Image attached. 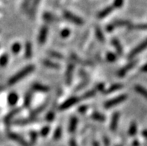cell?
<instances>
[{
    "instance_id": "cell-11",
    "label": "cell",
    "mask_w": 147,
    "mask_h": 146,
    "mask_svg": "<svg viewBox=\"0 0 147 146\" xmlns=\"http://www.w3.org/2000/svg\"><path fill=\"white\" fill-rule=\"evenodd\" d=\"M37 121V118H32L30 117L29 118H22V119H17V120H15L13 122V124L14 125H18V126H24L27 125V124H29L31 123H33V122H35Z\"/></svg>"
},
{
    "instance_id": "cell-16",
    "label": "cell",
    "mask_w": 147,
    "mask_h": 146,
    "mask_svg": "<svg viewBox=\"0 0 147 146\" xmlns=\"http://www.w3.org/2000/svg\"><path fill=\"white\" fill-rule=\"evenodd\" d=\"M40 0H34L32 2V5H30L29 11H28V15L31 19H33L36 14V11H37L38 5H39Z\"/></svg>"
},
{
    "instance_id": "cell-52",
    "label": "cell",
    "mask_w": 147,
    "mask_h": 146,
    "mask_svg": "<svg viewBox=\"0 0 147 146\" xmlns=\"http://www.w3.org/2000/svg\"><path fill=\"white\" fill-rule=\"evenodd\" d=\"M4 89H5V87H3V86H2V85H0V92L2 90H4Z\"/></svg>"
},
{
    "instance_id": "cell-1",
    "label": "cell",
    "mask_w": 147,
    "mask_h": 146,
    "mask_svg": "<svg viewBox=\"0 0 147 146\" xmlns=\"http://www.w3.org/2000/svg\"><path fill=\"white\" fill-rule=\"evenodd\" d=\"M34 70V67L33 65H28L10 78L8 81V85H13L22 78H24L26 75H28L31 72H33Z\"/></svg>"
},
{
    "instance_id": "cell-32",
    "label": "cell",
    "mask_w": 147,
    "mask_h": 146,
    "mask_svg": "<svg viewBox=\"0 0 147 146\" xmlns=\"http://www.w3.org/2000/svg\"><path fill=\"white\" fill-rule=\"evenodd\" d=\"M131 29L138 30V31H147V23L146 24H138L136 26L132 25Z\"/></svg>"
},
{
    "instance_id": "cell-46",
    "label": "cell",
    "mask_w": 147,
    "mask_h": 146,
    "mask_svg": "<svg viewBox=\"0 0 147 146\" xmlns=\"http://www.w3.org/2000/svg\"><path fill=\"white\" fill-rule=\"evenodd\" d=\"M95 89H96V91H103L105 89V84L102 83H99L97 84Z\"/></svg>"
},
{
    "instance_id": "cell-33",
    "label": "cell",
    "mask_w": 147,
    "mask_h": 146,
    "mask_svg": "<svg viewBox=\"0 0 147 146\" xmlns=\"http://www.w3.org/2000/svg\"><path fill=\"white\" fill-rule=\"evenodd\" d=\"M96 93V89H91V90L88 91L87 93H84V94L82 96V98H83V99H88V98H92V97H93L95 96Z\"/></svg>"
},
{
    "instance_id": "cell-13",
    "label": "cell",
    "mask_w": 147,
    "mask_h": 146,
    "mask_svg": "<svg viewBox=\"0 0 147 146\" xmlns=\"http://www.w3.org/2000/svg\"><path fill=\"white\" fill-rule=\"evenodd\" d=\"M20 111H21V108H20V107L12 110H11V112H10V113H8L5 117V122L6 124H9L11 122V120L13 119V117H14L16 115L18 114V113H20Z\"/></svg>"
},
{
    "instance_id": "cell-44",
    "label": "cell",
    "mask_w": 147,
    "mask_h": 146,
    "mask_svg": "<svg viewBox=\"0 0 147 146\" xmlns=\"http://www.w3.org/2000/svg\"><path fill=\"white\" fill-rule=\"evenodd\" d=\"M88 34L86 33L84 35V37H82V40H81L80 41V43H79V47H80V48H82V47L84 46V43H85L87 39H88Z\"/></svg>"
},
{
    "instance_id": "cell-35",
    "label": "cell",
    "mask_w": 147,
    "mask_h": 146,
    "mask_svg": "<svg viewBox=\"0 0 147 146\" xmlns=\"http://www.w3.org/2000/svg\"><path fill=\"white\" fill-rule=\"evenodd\" d=\"M8 62V54H4L0 57V66L1 67H5Z\"/></svg>"
},
{
    "instance_id": "cell-14",
    "label": "cell",
    "mask_w": 147,
    "mask_h": 146,
    "mask_svg": "<svg viewBox=\"0 0 147 146\" xmlns=\"http://www.w3.org/2000/svg\"><path fill=\"white\" fill-rule=\"evenodd\" d=\"M114 7L113 5H111V6H108V7H105L104 9H102L101 11H99V13H98L97 15V17L99 19H103L105 18V17L108 16V15L110 14L111 13L113 12L114 11Z\"/></svg>"
},
{
    "instance_id": "cell-7",
    "label": "cell",
    "mask_w": 147,
    "mask_h": 146,
    "mask_svg": "<svg viewBox=\"0 0 147 146\" xmlns=\"http://www.w3.org/2000/svg\"><path fill=\"white\" fill-rule=\"evenodd\" d=\"M137 63V61H131L130 63H129L128 64L126 65V66H125V67H123V68L120 69V70L118 72L117 75L119 77H120V78H123V77H124V76L125 75L128 73V72H129V71L131 69L134 68V67L135 66V64Z\"/></svg>"
},
{
    "instance_id": "cell-23",
    "label": "cell",
    "mask_w": 147,
    "mask_h": 146,
    "mask_svg": "<svg viewBox=\"0 0 147 146\" xmlns=\"http://www.w3.org/2000/svg\"><path fill=\"white\" fill-rule=\"evenodd\" d=\"M123 87V84H121V83H115V84H113L112 86H111L108 89H107L106 90H105V93L109 94V93H114V92H116V91L121 89Z\"/></svg>"
},
{
    "instance_id": "cell-50",
    "label": "cell",
    "mask_w": 147,
    "mask_h": 146,
    "mask_svg": "<svg viewBox=\"0 0 147 146\" xmlns=\"http://www.w3.org/2000/svg\"><path fill=\"white\" fill-rule=\"evenodd\" d=\"M140 71L144 72H147V63L145 64L144 67H142L141 69H140Z\"/></svg>"
},
{
    "instance_id": "cell-19",
    "label": "cell",
    "mask_w": 147,
    "mask_h": 146,
    "mask_svg": "<svg viewBox=\"0 0 147 146\" xmlns=\"http://www.w3.org/2000/svg\"><path fill=\"white\" fill-rule=\"evenodd\" d=\"M19 99L18 95L16 93H11L7 97V101H8V104L11 106H14L17 103Z\"/></svg>"
},
{
    "instance_id": "cell-42",
    "label": "cell",
    "mask_w": 147,
    "mask_h": 146,
    "mask_svg": "<svg viewBox=\"0 0 147 146\" xmlns=\"http://www.w3.org/2000/svg\"><path fill=\"white\" fill-rule=\"evenodd\" d=\"M123 5V0H114L113 6L114 8H119L121 7Z\"/></svg>"
},
{
    "instance_id": "cell-53",
    "label": "cell",
    "mask_w": 147,
    "mask_h": 146,
    "mask_svg": "<svg viewBox=\"0 0 147 146\" xmlns=\"http://www.w3.org/2000/svg\"><path fill=\"white\" fill-rule=\"evenodd\" d=\"M93 146H99V145L97 143H93Z\"/></svg>"
},
{
    "instance_id": "cell-15",
    "label": "cell",
    "mask_w": 147,
    "mask_h": 146,
    "mask_svg": "<svg viewBox=\"0 0 147 146\" xmlns=\"http://www.w3.org/2000/svg\"><path fill=\"white\" fill-rule=\"evenodd\" d=\"M48 104H49V100H47V102H46L44 104H43L42 105L39 106L37 108L34 110L32 113H31V117H32V118H36L38 115L40 114V113H42L45 109H46V107H47Z\"/></svg>"
},
{
    "instance_id": "cell-20",
    "label": "cell",
    "mask_w": 147,
    "mask_h": 146,
    "mask_svg": "<svg viewBox=\"0 0 147 146\" xmlns=\"http://www.w3.org/2000/svg\"><path fill=\"white\" fill-rule=\"evenodd\" d=\"M32 56V46L30 42H26L25 45V57L27 59H30Z\"/></svg>"
},
{
    "instance_id": "cell-31",
    "label": "cell",
    "mask_w": 147,
    "mask_h": 146,
    "mask_svg": "<svg viewBox=\"0 0 147 146\" xmlns=\"http://www.w3.org/2000/svg\"><path fill=\"white\" fill-rule=\"evenodd\" d=\"M137 131H138V126H137L136 123L132 122V123L131 124L130 127H129V134L130 136H134L136 134Z\"/></svg>"
},
{
    "instance_id": "cell-5",
    "label": "cell",
    "mask_w": 147,
    "mask_h": 146,
    "mask_svg": "<svg viewBox=\"0 0 147 146\" xmlns=\"http://www.w3.org/2000/svg\"><path fill=\"white\" fill-rule=\"evenodd\" d=\"M146 48H147V38L145 40L143 41L141 43H140V44L138 45V46L135 47V48H134V49L130 52L129 57V58H133V57H134L135 56L138 55V54H139L140 52H143L144 50H145Z\"/></svg>"
},
{
    "instance_id": "cell-21",
    "label": "cell",
    "mask_w": 147,
    "mask_h": 146,
    "mask_svg": "<svg viewBox=\"0 0 147 146\" xmlns=\"http://www.w3.org/2000/svg\"><path fill=\"white\" fill-rule=\"evenodd\" d=\"M32 89H34L36 91H39V92H43V93H45V92H48L49 90V88L47 86H45L43 84H40V83H34L32 86Z\"/></svg>"
},
{
    "instance_id": "cell-6",
    "label": "cell",
    "mask_w": 147,
    "mask_h": 146,
    "mask_svg": "<svg viewBox=\"0 0 147 146\" xmlns=\"http://www.w3.org/2000/svg\"><path fill=\"white\" fill-rule=\"evenodd\" d=\"M8 137H9L10 139H13V141L17 142L21 146H31V145L29 143H27L21 136H20L19 134H17V133L10 132V133H8Z\"/></svg>"
},
{
    "instance_id": "cell-43",
    "label": "cell",
    "mask_w": 147,
    "mask_h": 146,
    "mask_svg": "<svg viewBox=\"0 0 147 146\" xmlns=\"http://www.w3.org/2000/svg\"><path fill=\"white\" fill-rule=\"evenodd\" d=\"M69 34H70V31H69L68 28H64V29L61 32V37H63V38H67V37H69Z\"/></svg>"
},
{
    "instance_id": "cell-27",
    "label": "cell",
    "mask_w": 147,
    "mask_h": 146,
    "mask_svg": "<svg viewBox=\"0 0 147 146\" xmlns=\"http://www.w3.org/2000/svg\"><path fill=\"white\" fill-rule=\"evenodd\" d=\"M43 19L47 22H52L57 21V18L50 13H45L43 15Z\"/></svg>"
},
{
    "instance_id": "cell-3",
    "label": "cell",
    "mask_w": 147,
    "mask_h": 146,
    "mask_svg": "<svg viewBox=\"0 0 147 146\" xmlns=\"http://www.w3.org/2000/svg\"><path fill=\"white\" fill-rule=\"evenodd\" d=\"M63 17H65L67 20H69V22H73V23L77 25V26L84 25V21H83L82 18H80V17L76 16V15H75L74 13H71L69 11H64L63 12Z\"/></svg>"
},
{
    "instance_id": "cell-41",
    "label": "cell",
    "mask_w": 147,
    "mask_h": 146,
    "mask_svg": "<svg viewBox=\"0 0 147 146\" xmlns=\"http://www.w3.org/2000/svg\"><path fill=\"white\" fill-rule=\"evenodd\" d=\"M49 131H50V128L49 126H46L44 128H43L40 131V134L42 137H45L46 136L48 135V133H49Z\"/></svg>"
},
{
    "instance_id": "cell-10",
    "label": "cell",
    "mask_w": 147,
    "mask_h": 146,
    "mask_svg": "<svg viewBox=\"0 0 147 146\" xmlns=\"http://www.w3.org/2000/svg\"><path fill=\"white\" fill-rule=\"evenodd\" d=\"M119 116L120 114L118 112H116L113 114L111 118V124H110V129L112 132L116 131V130L118 126V122L119 120Z\"/></svg>"
},
{
    "instance_id": "cell-36",
    "label": "cell",
    "mask_w": 147,
    "mask_h": 146,
    "mask_svg": "<svg viewBox=\"0 0 147 146\" xmlns=\"http://www.w3.org/2000/svg\"><path fill=\"white\" fill-rule=\"evenodd\" d=\"M21 49V45L19 43H15L11 46V51L13 54H18Z\"/></svg>"
},
{
    "instance_id": "cell-26",
    "label": "cell",
    "mask_w": 147,
    "mask_h": 146,
    "mask_svg": "<svg viewBox=\"0 0 147 146\" xmlns=\"http://www.w3.org/2000/svg\"><path fill=\"white\" fill-rule=\"evenodd\" d=\"M92 118L98 122H104L105 120V116L102 113H99V112H94L91 116Z\"/></svg>"
},
{
    "instance_id": "cell-22",
    "label": "cell",
    "mask_w": 147,
    "mask_h": 146,
    "mask_svg": "<svg viewBox=\"0 0 147 146\" xmlns=\"http://www.w3.org/2000/svg\"><path fill=\"white\" fill-rule=\"evenodd\" d=\"M112 44L114 45V48H115L116 51L118 53V54L122 55L123 54V47H122L121 43H119V41L117 39H113L112 40Z\"/></svg>"
},
{
    "instance_id": "cell-25",
    "label": "cell",
    "mask_w": 147,
    "mask_h": 146,
    "mask_svg": "<svg viewBox=\"0 0 147 146\" xmlns=\"http://www.w3.org/2000/svg\"><path fill=\"white\" fill-rule=\"evenodd\" d=\"M95 33L96 35V38L99 40V41H100L101 43H104L105 40V38L102 31L101 30L99 26H96L95 27Z\"/></svg>"
},
{
    "instance_id": "cell-49",
    "label": "cell",
    "mask_w": 147,
    "mask_h": 146,
    "mask_svg": "<svg viewBox=\"0 0 147 146\" xmlns=\"http://www.w3.org/2000/svg\"><path fill=\"white\" fill-rule=\"evenodd\" d=\"M69 146H78L77 145L76 142L74 140V139H71L69 141Z\"/></svg>"
},
{
    "instance_id": "cell-17",
    "label": "cell",
    "mask_w": 147,
    "mask_h": 146,
    "mask_svg": "<svg viewBox=\"0 0 147 146\" xmlns=\"http://www.w3.org/2000/svg\"><path fill=\"white\" fill-rule=\"evenodd\" d=\"M78 118L76 116L71 117L70 121L69 124V133H74L76 130L77 126H78Z\"/></svg>"
},
{
    "instance_id": "cell-9",
    "label": "cell",
    "mask_w": 147,
    "mask_h": 146,
    "mask_svg": "<svg viewBox=\"0 0 147 146\" xmlns=\"http://www.w3.org/2000/svg\"><path fill=\"white\" fill-rule=\"evenodd\" d=\"M49 28L47 26H43L40 28V31L39 36H38V42L40 44H43L46 42L47 38V35H48Z\"/></svg>"
},
{
    "instance_id": "cell-47",
    "label": "cell",
    "mask_w": 147,
    "mask_h": 146,
    "mask_svg": "<svg viewBox=\"0 0 147 146\" xmlns=\"http://www.w3.org/2000/svg\"><path fill=\"white\" fill-rule=\"evenodd\" d=\"M88 110V107L87 106H82L78 108V111H79V113H84Z\"/></svg>"
},
{
    "instance_id": "cell-28",
    "label": "cell",
    "mask_w": 147,
    "mask_h": 146,
    "mask_svg": "<svg viewBox=\"0 0 147 146\" xmlns=\"http://www.w3.org/2000/svg\"><path fill=\"white\" fill-rule=\"evenodd\" d=\"M32 99V92H28L26 93L24 98V106L26 107H28L31 104Z\"/></svg>"
},
{
    "instance_id": "cell-2",
    "label": "cell",
    "mask_w": 147,
    "mask_h": 146,
    "mask_svg": "<svg viewBox=\"0 0 147 146\" xmlns=\"http://www.w3.org/2000/svg\"><path fill=\"white\" fill-rule=\"evenodd\" d=\"M127 98H128V96L126 94L119 96L116 97L114 98H112V99L109 100L107 102H105L104 104V107L105 109H110L111 107L117 105L119 104H121L122 102H125V100L127 99Z\"/></svg>"
},
{
    "instance_id": "cell-24",
    "label": "cell",
    "mask_w": 147,
    "mask_h": 146,
    "mask_svg": "<svg viewBox=\"0 0 147 146\" xmlns=\"http://www.w3.org/2000/svg\"><path fill=\"white\" fill-rule=\"evenodd\" d=\"M43 64L44 65L45 67H48V68L55 69H59L61 67L58 63L52 62V61H49V60H44V61H43Z\"/></svg>"
},
{
    "instance_id": "cell-4",
    "label": "cell",
    "mask_w": 147,
    "mask_h": 146,
    "mask_svg": "<svg viewBox=\"0 0 147 146\" xmlns=\"http://www.w3.org/2000/svg\"><path fill=\"white\" fill-rule=\"evenodd\" d=\"M79 101H80V99L77 98V97H71V98L66 100L65 102H63L61 104V106L59 107V109L61 110H65L69 109L71 107H73V105H75L76 104L78 103Z\"/></svg>"
},
{
    "instance_id": "cell-48",
    "label": "cell",
    "mask_w": 147,
    "mask_h": 146,
    "mask_svg": "<svg viewBox=\"0 0 147 146\" xmlns=\"http://www.w3.org/2000/svg\"><path fill=\"white\" fill-rule=\"evenodd\" d=\"M104 143L105 146H109V145H110V141H109L108 138H107L106 137H104Z\"/></svg>"
},
{
    "instance_id": "cell-18",
    "label": "cell",
    "mask_w": 147,
    "mask_h": 146,
    "mask_svg": "<svg viewBox=\"0 0 147 146\" xmlns=\"http://www.w3.org/2000/svg\"><path fill=\"white\" fill-rule=\"evenodd\" d=\"M111 24L113 25V26H114V28H115V27H118V26H126V27L130 28L131 27V26H132V24H131V22H129V21L128 20H117L115 21V22H112Z\"/></svg>"
},
{
    "instance_id": "cell-37",
    "label": "cell",
    "mask_w": 147,
    "mask_h": 146,
    "mask_svg": "<svg viewBox=\"0 0 147 146\" xmlns=\"http://www.w3.org/2000/svg\"><path fill=\"white\" fill-rule=\"evenodd\" d=\"M55 111L53 110H50L49 112L47 113V114L46 115V116H45V118H46V120L48 121V122H52V121L54 120L55 118Z\"/></svg>"
},
{
    "instance_id": "cell-30",
    "label": "cell",
    "mask_w": 147,
    "mask_h": 146,
    "mask_svg": "<svg viewBox=\"0 0 147 146\" xmlns=\"http://www.w3.org/2000/svg\"><path fill=\"white\" fill-rule=\"evenodd\" d=\"M48 54L51 57H53V58H55V59L58 60H63V54H61V53L58 52H55V51H49Z\"/></svg>"
},
{
    "instance_id": "cell-12",
    "label": "cell",
    "mask_w": 147,
    "mask_h": 146,
    "mask_svg": "<svg viewBox=\"0 0 147 146\" xmlns=\"http://www.w3.org/2000/svg\"><path fill=\"white\" fill-rule=\"evenodd\" d=\"M71 59L74 61L75 62H76L78 64L83 65V66H93V62L90 61H84V60L80 58L78 55L75 54H71Z\"/></svg>"
},
{
    "instance_id": "cell-29",
    "label": "cell",
    "mask_w": 147,
    "mask_h": 146,
    "mask_svg": "<svg viewBox=\"0 0 147 146\" xmlns=\"http://www.w3.org/2000/svg\"><path fill=\"white\" fill-rule=\"evenodd\" d=\"M134 89H135V90H136L138 93H140L141 96H143L144 98H146L147 99V89H146L144 87H141V86L140 85L135 86Z\"/></svg>"
},
{
    "instance_id": "cell-34",
    "label": "cell",
    "mask_w": 147,
    "mask_h": 146,
    "mask_svg": "<svg viewBox=\"0 0 147 146\" xmlns=\"http://www.w3.org/2000/svg\"><path fill=\"white\" fill-rule=\"evenodd\" d=\"M29 137H30L29 144L32 145H33L35 144L36 142H37V137H38V135H37V133H36L35 131H32L31 133H29Z\"/></svg>"
},
{
    "instance_id": "cell-39",
    "label": "cell",
    "mask_w": 147,
    "mask_h": 146,
    "mask_svg": "<svg viewBox=\"0 0 147 146\" xmlns=\"http://www.w3.org/2000/svg\"><path fill=\"white\" fill-rule=\"evenodd\" d=\"M88 83H89V80L84 79V81H82L80 84H79V85L77 86L76 88V89H75V91H80L81 89H82L83 88H84L86 86L88 85Z\"/></svg>"
},
{
    "instance_id": "cell-51",
    "label": "cell",
    "mask_w": 147,
    "mask_h": 146,
    "mask_svg": "<svg viewBox=\"0 0 147 146\" xmlns=\"http://www.w3.org/2000/svg\"><path fill=\"white\" fill-rule=\"evenodd\" d=\"M133 146H139V143H138V141H134V143H133Z\"/></svg>"
},
{
    "instance_id": "cell-40",
    "label": "cell",
    "mask_w": 147,
    "mask_h": 146,
    "mask_svg": "<svg viewBox=\"0 0 147 146\" xmlns=\"http://www.w3.org/2000/svg\"><path fill=\"white\" fill-rule=\"evenodd\" d=\"M106 59L109 62H114L117 60V56L115 54L112 53V52H108L106 55Z\"/></svg>"
},
{
    "instance_id": "cell-8",
    "label": "cell",
    "mask_w": 147,
    "mask_h": 146,
    "mask_svg": "<svg viewBox=\"0 0 147 146\" xmlns=\"http://www.w3.org/2000/svg\"><path fill=\"white\" fill-rule=\"evenodd\" d=\"M73 72H74V65L73 63H69L65 73V81L67 85H69L72 82Z\"/></svg>"
},
{
    "instance_id": "cell-45",
    "label": "cell",
    "mask_w": 147,
    "mask_h": 146,
    "mask_svg": "<svg viewBox=\"0 0 147 146\" xmlns=\"http://www.w3.org/2000/svg\"><path fill=\"white\" fill-rule=\"evenodd\" d=\"M30 2H31V0H23V2H22V7L23 10H27V8L30 5Z\"/></svg>"
},
{
    "instance_id": "cell-38",
    "label": "cell",
    "mask_w": 147,
    "mask_h": 146,
    "mask_svg": "<svg viewBox=\"0 0 147 146\" xmlns=\"http://www.w3.org/2000/svg\"><path fill=\"white\" fill-rule=\"evenodd\" d=\"M61 127H58V128L55 130V131L54 134H53V139H54L55 140H58V139H59L60 138H61Z\"/></svg>"
}]
</instances>
